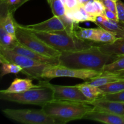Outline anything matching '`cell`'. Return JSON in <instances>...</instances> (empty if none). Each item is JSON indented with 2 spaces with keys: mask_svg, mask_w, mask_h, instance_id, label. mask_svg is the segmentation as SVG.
Instances as JSON below:
<instances>
[{
  "mask_svg": "<svg viewBox=\"0 0 124 124\" xmlns=\"http://www.w3.org/2000/svg\"><path fill=\"white\" fill-rule=\"evenodd\" d=\"M83 119L91 120L107 124H124V116L93 108L84 116Z\"/></svg>",
  "mask_w": 124,
  "mask_h": 124,
  "instance_id": "8fae6325",
  "label": "cell"
},
{
  "mask_svg": "<svg viewBox=\"0 0 124 124\" xmlns=\"http://www.w3.org/2000/svg\"><path fill=\"white\" fill-rule=\"evenodd\" d=\"M0 62L1 64V73H0L1 78H2L4 76L8 74L13 73L16 75L18 73L23 71V68L19 65L8 61L1 56H0Z\"/></svg>",
  "mask_w": 124,
  "mask_h": 124,
  "instance_id": "44dd1931",
  "label": "cell"
},
{
  "mask_svg": "<svg viewBox=\"0 0 124 124\" xmlns=\"http://www.w3.org/2000/svg\"><path fill=\"white\" fill-rule=\"evenodd\" d=\"M103 53L110 55L121 56L124 54V37L119 38L111 44H102L98 45Z\"/></svg>",
  "mask_w": 124,
  "mask_h": 124,
  "instance_id": "d6986e66",
  "label": "cell"
},
{
  "mask_svg": "<svg viewBox=\"0 0 124 124\" xmlns=\"http://www.w3.org/2000/svg\"><path fill=\"white\" fill-rule=\"evenodd\" d=\"M118 56L103 53L97 45L80 50L62 52L58 59L59 65L67 67L102 72L104 66L116 60Z\"/></svg>",
  "mask_w": 124,
  "mask_h": 124,
  "instance_id": "6da1fadb",
  "label": "cell"
},
{
  "mask_svg": "<svg viewBox=\"0 0 124 124\" xmlns=\"http://www.w3.org/2000/svg\"><path fill=\"white\" fill-rule=\"evenodd\" d=\"M65 15L75 24L85 21H91L94 23L96 21L95 17L90 15L86 11L84 4H79L77 7L73 10H66Z\"/></svg>",
  "mask_w": 124,
  "mask_h": 124,
  "instance_id": "2e32d148",
  "label": "cell"
},
{
  "mask_svg": "<svg viewBox=\"0 0 124 124\" xmlns=\"http://www.w3.org/2000/svg\"><path fill=\"white\" fill-rule=\"evenodd\" d=\"M31 31L47 44L61 52L86 49L95 43L92 41L80 39L75 35L69 34L66 30L55 32Z\"/></svg>",
  "mask_w": 124,
  "mask_h": 124,
  "instance_id": "3957f363",
  "label": "cell"
},
{
  "mask_svg": "<svg viewBox=\"0 0 124 124\" xmlns=\"http://www.w3.org/2000/svg\"><path fill=\"white\" fill-rule=\"evenodd\" d=\"M4 115L7 118L22 124H56L55 121L47 115L43 109H4Z\"/></svg>",
  "mask_w": 124,
  "mask_h": 124,
  "instance_id": "52a82bcc",
  "label": "cell"
},
{
  "mask_svg": "<svg viewBox=\"0 0 124 124\" xmlns=\"http://www.w3.org/2000/svg\"><path fill=\"white\" fill-rule=\"evenodd\" d=\"M41 87L39 85L33 84L32 82V79L31 78H16L13 80L9 87L6 90L0 91V93H20L28 90L34 88Z\"/></svg>",
  "mask_w": 124,
  "mask_h": 124,
  "instance_id": "9a60e30c",
  "label": "cell"
},
{
  "mask_svg": "<svg viewBox=\"0 0 124 124\" xmlns=\"http://www.w3.org/2000/svg\"><path fill=\"white\" fill-rule=\"evenodd\" d=\"M123 70H124V54L119 56L116 60L106 64L103 69V71L107 72H116Z\"/></svg>",
  "mask_w": 124,
  "mask_h": 124,
  "instance_id": "d4e9b609",
  "label": "cell"
},
{
  "mask_svg": "<svg viewBox=\"0 0 124 124\" xmlns=\"http://www.w3.org/2000/svg\"><path fill=\"white\" fill-rule=\"evenodd\" d=\"M93 108L88 102L64 100H52L42 107L45 112L55 121L56 124L82 119Z\"/></svg>",
  "mask_w": 124,
  "mask_h": 124,
  "instance_id": "7a4b0ae2",
  "label": "cell"
},
{
  "mask_svg": "<svg viewBox=\"0 0 124 124\" xmlns=\"http://www.w3.org/2000/svg\"><path fill=\"white\" fill-rule=\"evenodd\" d=\"M96 25L108 30L118 38L124 37V23L120 21H113L107 18L102 23Z\"/></svg>",
  "mask_w": 124,
  "mask_h": 124,
  "instance_id": "ac0fdd59",
  "label": "cell"
},
{
  "mask_svg": "<svg viewBox=\"0 0 124 124\" xmlns=\"http://www.w3.org/2000/svg\"><path fill=\"white\" fill-rule=\"evenodd\" d=\"M88 104L93 105L97 110L124 116V102L98 99Z\"/></svg>",
  "mask_w": 124,
  "mask_h": 124,
  "instance_id": "4fadbf2b",
  "label": "cell"
},
{
  "mask_svg": "<svg viewBox=\"0 0 124 124\" xmlns=\"http://www.w3.org/2000/svg\"><path fill=\"white\" fill-rule=\"evenodd\" d=\"M101 73L102 72H99L94 70L72 69L59 64H49L44 70L42 78L51 79L55 78L68 77L81 79L87 81L88 79L99 76Z\"/></svg>",
  "mask_w": 124,
  "mask_h": 124,
  "instance_id": "ba28073f",
  "label": "cell"
},
{
  "mask_svg": "<svg viewBox=\"0 0 124 124\" xmlns=\"http://www.w3.org/2000/svg\"><path fill=\"white\" fill-rule=\"evenodd\" d=\"M18 41L16 35L8 33L0 24V47L10 48Z\"/></svg>",
  "mask_w": 124,
  "mask_h": 124,
  "instance_id": "603a6c76",
  "label": "cell"
},
{
  "mask_svg": "<svg viewBox=\"0 0 124 124\" xmlns=\"http://www.w3.org/2000/svg\"><path fill=\"white\" fill-rule=\"evenodd\" d=\"M103 4L105 6V8L117 13V7H116V2L113 0H101Z\"/></svg>",
  "mask_w": 124,
  "mask_h": 124,
  "instance_id": "f546056e",
  "label": "cell"
},
{
  "mask_svg": "<svg viewBox=\"0 0 124 124\" xmlns=\"http://www.w3.org/2000/svg\"><path fill=\"white\" fill-rule=\"evenodd\" d=\"M7 48L13 51L15 53L25 56L28 58H31L33 60L37 61L46 63L47 64H51V65L59 64V61L58 58H52V57L43 55L41 53H38V52L30 49V48H28L26 46L23 45L18 41L10 48Z\"/></svg>",
  "mask_w": 124,
  "mask_h": 124,
  "instance_id": "30bf717a",
  "label": "cell"
},
{
  "mask_svg": "<svg viewBox=\"0 0 124 124\" xmlns=\"http://www.w3.org/2000/svg\"><path fill=\"white\" fill-rule=\"evenodd\" d=\"M100 87L106 94L114 93L124 90V79L107 84Z\"/></svg>",
  "mask_w": 124,
  "mask_h": 124,
  "instance_id": "cb8c5ba5",
  "label": "cell"
},
{
  "mask_svg": "<svg viewBox=\"0 0 124 124\" xmlns=\"http://www.w3.org/2000/svg\"><path fill=\"white\" fill-rule=\"evenodd\" d=\"M47 2L50 6L53 15L59 18H61L65 15L66 8L61 0H49Z\"/></svg>",
  "mask_w": 124,
  "mask_h": 124,
  "instance_id": "484cf974",
  "label": "cell"
},
{
  "mask_svg": "<svg viewBox=\"0 0 124 124\" xmlns=\"http://www.w3.org/2000/svg\"><path fill=\"white\" fill-rule=\"evenodd\" d=\"M118 39V38L111 32L99 27L98 28L94 42L101 44H111L115 42Z\"/></svg>",
  "mask_w": 124,
  "mask_h": 124,
  "instance_id": "7402d4cb",
  "label": "cell"
},
{
  "mask_svg": "<svg viewBox=\"0 0 124 124\" xmlns=\"http://www.w3.org/2000/svg\"><path fill=\"white\" fill-rule=\"evenodd\" d=\"M99 99L124 102V90L117 92V93H107L101 98H99Z\"/></svg>",
  "mask_w": 124,
  "mask_h": 124,
  "instance_id": "4316f807",
  "label": "cell"
},
{
  "mask_svg": "<svg viewBox=\"0 0 124 124\" xmlns=\"http://www.w3.org/2000/svg\"><path fill=\"white\" fill-rule=\"evenodd\" d=\"M30 1V0H20L21 5V6H23L24 4H25V2H27V1Z\"/></svg>",
  "mask_w": 124,
  "mask_h": 124,
  "instance_id": "836d02e7",
  "label": "cell"
},
{
  "mask_svg": "<svg viewBox=\"0 0 124 124\" xmlns=\"http://www.w3.org/2000/svg\"><path fill=\"white\" fill-rule=\"evenodd\" d=\"M113 1H116H116H117V0H113Z\"/></svg>",
  "mask_w": 124,
  "mask_h": 124,
  "instance_id": "8d00e7d4",
  "label": "cell"
},
{
  "mask_svg": "<svg viewBox=\"0 0 124 124\" xmlns=\"http://www.w3.org/2000/svg\"><path fill=\"white\" fill-rule=\"evenodd\" d=\"M77 0H65V8L66 10H73L78 6Z\"/></svg>",
  "mask_w": 124,
  "mask_h": 124,
  "instance_id": "1f68e13d",
  "label": "cell"
},
{
  "mask_svg": "<svg viewBox=\"0 0 124 124\" xmlns=\"http://www.w3.org/2000/svg\"><path fill=\"white\" fill-rule=\"evenodd\" d=\"M107 18V17L105 16V14H102L101 15H98L96 17V21L94 23V24H99V23H102L104 21H105V19Z\"/></svg>",
  "mask_w": 124,
  "mask_h": 124,
  "instance_id": "d6a6232c",
  "label": "cell"
},
{
  "mask_svg": "<svg viewBox=\"0 0 124 124\" xmlns=\"http://www.w3.org/2000/svg\"><path fill=\"white\" fill-rule=\"evenodd\" d=\"M49 1V0H47V1Z\"/></svg>",
  "mask_w": 124,
  "mask_h": 124,
  "instance_id": "74e56055",
  "label": "cell"
},
{
  "mask_svg": "<svg viewBox=\"0 0 124 124\" xmlns=\"http://www.w3.org/2000/svg\"><path fill=\"white\" fill-rule=\"evenodd\" d=\"M124 79V70L116 72L102 71L99 76L85 81L87 83L96 87H101L107 84Z\"/></svg>",
  "mask_w": 124,
  "mask_h": 124,
  "instance_id": "5bb4252c",
  "label": "cell"
},
{
  "mask_svg": "<svg viewBox=\"0 0 124 124\" xmlns=\"http://www.w3.org/2000/svg\"><path fill=\"white\" fill-rule=\"evenodd\" d=\"M90 0H82V4H85L86 3H87V2H88V1H89Z\"/></svg>",
  "mask_w": 124,
  "mask_h": 124,
  "instance_id": "e575fe53",
  "label": "cell"
},
{
  "mask_svg": "<svg viewBox=\"0 0 124 124\" xmlns=\"http://www.w3.org/2000/svg\"><path fill=\"white\" fill-rule=\"evenodd\" d=\"M38 85L41 87H48L52 90L53 94V100L89 102L76 85L73 86L58 85L50 83L47 81H39Z\"/></svg>",
  "mask_w": 124,
  "mask_h": 124,
  "instance_id": "9c48e42d",
  "label": "cell"
},
{
  "mask_svg": "<svg viewBox=\"0 0 124 124\" xmlns=\"http://www.w3.org/2000/svg\"><path fill=\"white\" fill-rule=\"evenodd\" d=\"M24 26L31 30L43 32H55L66 30V27L61 19L54 15L50 19L41 23Z\"/></svg>",
  "mask_w": 124,
  "mask_h": 124,
  "instance_id": "7c38bea8",
  "label": "cell"
},
{
  "mask_svg": "<svg viewBox=\"0 0 124 124\" xmlns=\"http://www.w3.org/2000/svg\"><path fill=\"white\" fill-rule=\"evenodd\" d=\"M78 24H75L74 27V33L75 36L80 39L88 40L94 42L98 28L87 29V28L81 27Z\"/></svg>",
  "mask_w": 124,
  "mask_h": 124,
  "instance_id": "ffe728a7",
  "label": "cell"
},
{
  "mask_svg": "<svg viewBox=\"0 0 124 124\" xmlns=\"http://www.w3.org/2000/svg\"><path fill=\"white\" fill-rule=\"evenodd\" d=\"M0 99L23 104L39 105L41 107L53 100V92L46 87L34 88L20 93H0Z\"/></svg>",
  "mask_w": 124,
  "mask_h": 124,
  "instance_id": "277c9868",
  "label": "cell"
},
{
  "mask_svg": "<svg viewBox=\"0 0 124 124\" xmlns=\"http://www.w3.org/2000/svg\"><path fill=\"white\" fill-rule=\"evenodd\" d=\"M0 56L11 62L15 63L23 68V74L31 79L39 81L45 68L49 64L37 61L25 56L18 54L4 47H0Z\"/></svg>",
  "mask_w": 124,
  "mask_h": 124,
  "instance_id": "5b68a950",
  "label": "cell"
},
{
  "mask_svg": "<svg viewBox=\"0 0 124 124\" xmlns=\"http://www.w3.org/2000/svg\"><path fill=\"white\" fill-rule=\"evenodd\" d=\"M116 7L119 21L124 23V3L121 0H117L116 1Z\"/></svg>",
  "mask_w": 124,
  "mask_h": 124,
  "instance_id": "f1b7e54d",
  "label": "cell"
},
{
  "mask_svg": "<svg viewBox=\"0 0 124 124\" xmlns=\"http://www.w3.org/2000/svg\"><path fill=\"white\" fill-rule=\"evenodd\" d=\"M104 14L107 17L108 19L113 21H119L117 13H116V12H113V11L110 10L105 8Z\"/></svg>",
  "mask_w": 124,
  "mask_h": 124,
  "instance_id": "4dcf8cb0",
  "label": "cell"
},
{
  "mask_svg": "<svg viewBox=\"0 0 124 124\" xmlns=\"http://www.w3.org/2000/svg\"><path fill=\"white\" fill-rule=\"evenodd\" d=\"M76 85L88 99L89 102L99 99L106 94L100 87L93 85L86 82L77 84Z\"/></svg>",
  "mask_w": 124,
  "mask_h": 124,
  "instance_id": "e0dca14e",
  "label": "cell"
},
{
  "mask_svg": "<svg viewBox=\"0 0 124 124\" xmlns=\"http://www.w3.org/2000/svg\"><path fill=\"white\" fill-rule=\"evenodd\" d=\"M84 7L85 8L86 11L89 13L90 15L93 16L94 17H96L98 15L96 8L94 6V0H90L87 3L84 4Z\"/></svg>",
  "mask_w": 124,
  "mask_h": 124,
  "instance_id": "83f0119b",
  "label": "cell"
},
{
  "mask_svg": "<svg viewBox=\"0 0 124 124\" xmlns=\"http://www.w3.org/2000/svg\"><path fill=\"white\" fill-rule=\"evenodd\" d=\"M16 36L18 42L39 53L58 58L61 52L51 47L38 37L31 30L16 22Z\"/></svg>",
  "mask_w": 124,
  "mask_h": 124,
  "instance_id": "8992f818",
  "label": "cell"
},
{
  "mask_svg": "<svg viewBox=\"0 0 124 124\" xmlns=\"http://www.w3.org/2000/svg\"><path fill=\"white\" fill-rule=\"evenodd\" d=\"M79 4H82V0H77Z\"/></svg>",
  "mask_w": 124,
  "mask_h": 124,
  "instance_id": "d590c367",
  "label": "cell"
}]
</instances>
